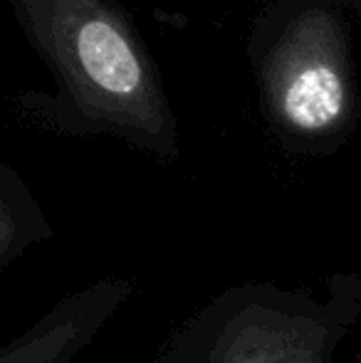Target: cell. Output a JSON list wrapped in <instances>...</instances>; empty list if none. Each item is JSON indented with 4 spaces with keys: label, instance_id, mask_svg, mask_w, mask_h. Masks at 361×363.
I'll list each match as a JSON object with an SVG mask.
<instances>
[{
    "label": "cell",
    "instance_id": "obj_1",
    "mask_svg": "<svg viewBox=\"0 0 361 363\" xmlns=\"http://www.w3.org/2000/svg\"><path fill=\"white\" fill-rule=\"evenodd\" d=\"M77 55L91 82L111 94H131L141 84V65L121 33L104 20H89L77 38Z\"/></svg>",
    "mask_w": 361,
    "mask_h": 363
},
{
    "label": "cell",
    "instance_id": "obj_2",
    "mask_svg": "<svg viewBox=\"0 0 361 363\" xmlns=\"http://www.w3.org/2000/svg\"><path fill=\"white\" fill-rule=\"evenodd\" d=\"M344 106V86L334 69L324 65L302 69L284 91V114L294 126L317 131L329 126Z\"/></svg>",
    "mask_w": 361,
    "mask_h": 363
}]
</instances>
